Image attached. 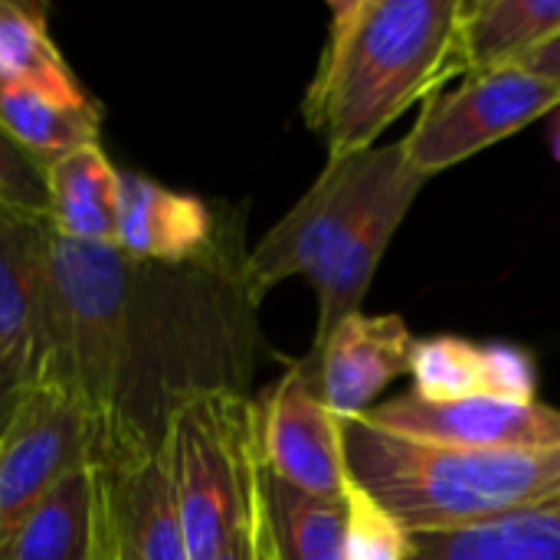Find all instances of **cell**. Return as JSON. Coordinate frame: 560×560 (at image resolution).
<instances>
[{
    "instance_id": "cell-1",
    "label": "cell",
    "mask_w": 560,
    "mask_h": 560,
    "mask_svg": "<svg viewBox=\"0 0 560 560\" xmlns=\"http://www.w3.org/2000/svg\"><path fill=\"white\" fill-rule=\"evenodd\" d=\"M243 259L158 266L52 236V358L43 381L82 407L89 463L158 450L190 397L243 394L259 341Z\"/></svg>"
},
{
    "instance_id": "cell-2",
    "label": "cell",
    "mask_w": 560,
    "mask_h": 560,
    "mask_svg": "<svg viewBox=\"0 0 560 560\" xmlns=\"http://www.w3.org/2000/svg\"><path fill=\"white\" fill-rule=\"evenodd\" d=\"M463 0H335L328 39L302 98L305 125L328 158L377 144L410 105L463 75Z\"/></svg>"
},
{
    "instance_id": "cell-3",
    "label": "cell",
    "mask_w": 560,
    "mask_h": 560,
    "mask_svg": "<svg viewBox=\"0 0 560 560\" xmlns=\"http://www.w3.org/2000/svg\"><path fill=\"white\" fill-rule=\"evenodd\" d=\"M354 482L410 535L492 522L560 495V446L459 450L374 430L361 417L345 423Z\"/></svg>"
},
{
    "instance_id": "cell-4",
    "label": "cell",
    "mask_w": 560,
    "mask_h": 560,
    "mask_svg": "<svg viewBox=\"0 0 560 560\" xmlns=\"http://www.w3.org/2000/svg\"><path fill=\"white\" fill-rule=\"evenodd\" d=\"M190 560H213L256 505L253 400L210 390L180 404L164 430Z\"/></svg>"
},
{
    "instance_id": "cell-5",
    "label": "cell",
    "mask_w": 560,
    "mask_h": 560,
    "mask_svg": "<svg viewBox=\"0 0 560 560\" xmlns=\"http://www.w3.org/2000/svg\"><path fill=\"white\" fill-rule=\"evenodd\" d=\"M407 164L404 144H374L358 154L328 158L315 184L243 259V289L259 305L279 282L305 276L318 282L341 253L374 197Z\"/></svg>"
},
{
    "instance_id": "cell-6",
    "label": "cell",
    "mask_w": 560,
    "mask_h": 560,
    "mask_svg": "<svg viewBox=\"0 0 560 560\" xmlns=\"http://www.w3.org/2000/svg\"><path fill=\"white\" fill-rule=\"evenodd\" d=\"M558 108L560 85L525 66H502L466 75L456 92L430 95L400 144L407 164L430 180Z\"/></svg>"
},
{
    "instance_id": "cell-7",
    "label": "cell",
    "mask_w": 560,
    "mask_h": 560,
    "mask_svg": "<svg viewBox=\"0 0 560 560\" xmlns=\"http://www.w3.org/2000/svg\"><path fill=\"white\" fill-rule=\"evenodd\" d=\"M92 459V430L75 397L56 381H36L0 440V560L62 479Z\"/></svg>"
},
{
    "instance_id": "cell-8",
    "label": "cell",
    "mask_w": 560,
    "mask_h": 560,
    "mask_svg": "<svg viewBox=\"0 0 560 560\" xmlns=\"http://www.w3.org/2000/svg\"><path fill=\"white\" fill-rule=\"evenodd\" d=\"M253 446L269 476L312 499L341 502L354 482L345 453V423L322 404L308 361L285 368L253 400Z\"/></svg>"
},
{
    "instance_id": "cell-9",
    "label": "cell",
    "mask_w": 560,
    "mask_h": 560,
    "mask_svg": "<svg viewBox=\"0 0 560 560\" xmlns=\"http://www.w3.org/2000/svg\"><path fill=\"white\" fill-rule=\"evenodd\" d=\"M95 541L121 560H190L174 499L171 456L158 450L118 463H89Z\"/></svg>"
},
{
    "instance_id": "cell-10",
    "label": "cell",
    "mask_w": 560,
    "mask_h": 560,
    "mask_svg": "<svg viewBox=\"0 0 560 560\" xmlns=\"http://www.w3.org/2000/svg\"><path fill=\"white\" fill-rule=\"evenodd\" d=\"M374 430L459 450H548L560 446V410L502 400H423L404 394L361 413Z\"/></svg>"
},
{
    "instance_id": "cell-11",
    "label": "cell",
    "mask_w": 560,
    "mask_h": 560,
    "mask_svg": "<svg viewBox=\"0 0 560 560\" xmlns=\"http://www.w3.org/2000/svg\"><path fill=\"white\" fill-rule=\"evenodd\" d=\"M0 351L30 381L52 358V230L46 217L0 210Z\"/></svg>"
},
{
    "instance_id": "cell-12",
    "label": "cell",
    "mask_w": 560,
    "mask_h": 560,
    "mask_svg": "<svg viewBox=\"0 0 560 560\" xmlns=\"http://www.w3.org/2000/svg\"><path fill=\"white\" fill-rule=\"evenodd\" d=\"M413 331L400 315H348L312 345V377L322 404L341 420H354L404 374H410Z\"/></svg>"
},
{
    "instance_id": "cell-13",
    "label": "cell",
    "mask_w": 560,
    "mask_h": 560,
    "mask_svg": "<svg viewBox=\"0 0 560 560\" xmlns=\"http://www.w3.org/2000/svg\"><path fill=\"white\" fill-rule=\"evenodd\" d=\"M217 243L210 203L138 171H118V253L158 266H203L226 259Z\"/></svg>"
},
{
    "instance_id": "cell-14",
    "label": "cell",
    "mask_w": 560,
    "mask_h": 560,
    "mask_svg": "<svg viewBox=\"0 0 560 560\" xmlns=\"http://www.w3.org/2000/svg\"><path fill=\"white\" fill-rule=\"evenodd\" d=\"M0 131L39 167H49L75 148L98 144L102 108L72 69L0 82Z\"/></svg>"
},
{
    "instance_id": "cell-15",
    "label": "cell",
    "mask_w": 560,
    "mask_h": 560,
    "mask_svg": "<svg viewBox=\"0 0 560 560\" xmlns=\"http://www.w3.org/2000/svg\"><path fill=\"white\" fill-rule=\"evenodd\" d=\"M423 184H427V177L420 171H413L410 164H404L394 174V180L374 197V203L368 207V213L361 217V223L354 226V233L348 236L341 253L331 259V266L322 272V279L312 282V289L318 295L315 345L325 341L328 331L335 325H341L348 315L361 312V302L374 282V272H377L390 240L404 226L410 207L417 203Z\"/></svg>"
},
{
    "instance_id": "cell-16",
    "label": "cell",
    "mask_w": 560,
    "mask_h": 560,
    "mask_svg": "<svg viewBox=\"0 0 560 560\" xmlns=\"http://www.w3.org/2000/svg\"><path fill=\"white\" fill-rule=\"evenodd\" d=\"M46 177V220L56 240L75 246H115L118 233V167L105 158L102 144H85L49 167Z\"/></svg>"
},
{
    "instance_id": "cell-17",
    "label": "cell",
    "mask_w": 560,
    "mask_h": 560,
    "mask_svg": "<svg viewBox=\"0 0 560 560\" xmlns=\"http://www.w3.org/2000/svg\"><path fill=\"white\" fill-rule=\"evenodd\" d=\"M560 33V0H472L459 7L463 75L518 66Z\"/></svg>"
},
{
    "instance_id": "cell-18",
    "label": "cell",
    "mask_w": 560,
    "mask_h": 560,
    "mask_svg": "<svg viewBox=\"0 0 560 560\" xmlns=\"http://www.w3.org/2000/svg\"><path fill=\"white\" fill-rule=\"evenodd\" d=\"M256 502H259V522L272 560H345L341 502H322L279 482L262 469L259 459H256Z\"/></svg>"
},
{
    "instance_id": "cell-19",
    "label": "cell",
    "mask_w": 560,
    "mask_h": 560,
    "mask_svg": "<svg viewBox=\"0 0 560 560\" xmlns=\"http://www.w3.org/2000/svg\"><path fill=\"white\" fill-rule=\"evenodd\" d=\"M410 541V560H560V515L538 505L469 528L417 532Z\"/></svg>"
},
{
    "instance_id": "cell-20",
    "label": "cell",
    "mask_w": 560,
    "mask_h": 560,
    "mask_svg": "<svg viewBox=\"0 0 560 560\" xmlns=\"http://www.w3.org/2000/svg\"><path fill=\"white\" fill-rule=\"evenodd\" d=\"M10 560H95V486L89 466L59 482L23 528Z\"/></svg>"
},
{
    "instance_id": "cell-21",
    "label": "cell",
    "mask_w": 560,
    "mask_h": 560,
    "mask_svg": "<svg viewBox=\"0 0 560 560\" xmlns=\"http://www.w3.org/2000/svg\"><path fill=\"white\" fill-rule=\"evenodd\" d=\"M413 390L423 400H472L486 397V345L456 335L417 338L410 354Z\"/></svg>"
},
{
    "instance_id": "cell-22",
    "label": "cell",
    "mask_w": 560,
    "mask_h": 560,
    "mask_svg": "<svg viewBox=\"0 0 560 560\" xmlns=\"http://www.w3.org/2000/svg\"><path fill=\"white\" fill-rule=\"evenodd\" d=\"M69 69L49 36L43 3L0 0V82L39 79Z\"/></svg>"
},
{
    "instance_id": "cell-23",
    "label": "cell",
    "mask_w": 560,
    "mask_h": 560,
    "mask_svg": "<svg viewBox=\"0 0 560 560\" xmlns=\"http://www.w3.org/2000/svg\"><path fill=\"white\" fill-rule=\"evenodd\" d=\"M341 509H345V560H410L413 551L410 532L358 482L348 486Z\"/></svg>"
},
{
    "instance_id": "cell-24",
    "label": "cell",
    "mask_w": 560,
    "mask_h": 560,
    "mask_svg": "<svg viewBox=\"0 0 560 560\" xmlns=\"http://www.w3.org/2000/svg\"><path fill=\"white\" fill-rule=\"evenodd\" d=\"M0 210L46 217L43 167L0 131Z\"/></svg>"
},
{
    "instance_id": "cell-25",
    "label": "cell",
    "mask_w": 560,
    "mask_h": 560,
    "mask_svg": "<svg viewBox=\"0 0 560 560\" xmlns=\"http://www.w3.org/2000/svg\"><path fill=\"white\" fill-rule=\"evenodd\" d=\"M30 387H33V381H30L26 368L16 358L0 351V440L13 427V420H16Z\"/></svg>"
},
{
    "instance_id": "cell-26",
    "label": "cell",
    "mask_w": 560,
    "mask_h": 560,
    "mask_svg": "<svg viewBox=\"0 0 560 560\" xmlns=\"http://www.w3.org/2000/svg\"><path fill=\"white\" fill-rule=\"evenodd\" d=\"M213 560H259V522H256V505H253L249 525H243V528L226 541V548H223Z\"/></svg>"
},
{
    "instance_id": "cell-27",
    "label": "cell",
    "mask_w": 560,
    "mask_h": 560,
    "mask_svg": "<svg viewBox=\"0 0 560 560\" xmlns=\"http://www.w3.org/2000/svg\"><path fill=\"white\" fill-rule=\"evenodd\" d=\"M518 66H525V69H532V72H538V75L560 85V33L551 36L548 43H541L535 52H528Z\"/></svg>"
},
{
    "instance_id": "cell-28",
    "label": "cell",
    "mask_w": 560,
    "mask_h": 560,
    "mask_svg": "<svg viewBox=\"0 0 560 560\" xmlns=\"http://www.w3.org/2000/svg\"><path fill=\"white\" fill-rule=\"evenodd\" d=\"M548 141H551V154H555V161L560 164V108L551 115V135H548Z\"/></svg>"
},
{
    "instance_id": "cell-29",
    "label": "cell",
    "mask_w": 560,
    "mask_h": 560,
    "mask_svg": "<svg viewBox=\"0 0 560 560\" xmlns=\"http://www.w3.org/2000/svg\"><path fill=\"white\" fill-rule=\"evenodd\" d=\"M256 522H259V502H256ZM259 560H272L269 545H266V535H262V522H259Z\"/></svg>"
},
{
    "instance_id": "cell-30",
    "label": "cell",
    "mask_w": 560,
    "mask_h": 560,
    "mask_svg": "<svg viewBox=\"0 0 560 560\" xmlns=\"http://www.w3.org/2000/svg\"><path fill=\"white\" fill-rule=\"evenodd\" d=\"M95 560H121V558H118V555H112V551H105V548L95 541Z\"/></svg>"
},
{
    "instance_id": "cell-31",
    "label": "cell",
    "mask_w": 560,
    "mask_h": 560,
    "mask_svg": "<svg viewBox=\"0 0 560 560\" xmlns=\"http://www.w3.org/2000/svg\"><path fill=\"white\" fill-rule=\"evenodd\" d=\"M548 509H555V512H558V515H560V495H558V499H555V502H548Z\"/></svg>"
}]
</instances>
